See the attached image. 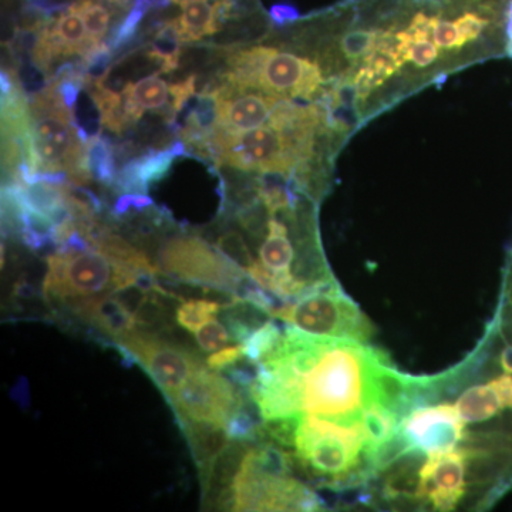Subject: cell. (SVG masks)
<instances>
[{
  "mask_svg": "<svg viewBox=\"0 0 512 512\" xmlns=\"http://www.w3.org/2000/svg\"><path fill=\"white\" fill-rule=\"evenodd\" d=\"M372 352L355 340L326 339L318 363L302 379V414L343 424L359 421Z\"/></svg>",
  "mask_w": 512,
  "mask_h": 512,
  "instance_id": "obj_1",
  "label": "cell"
},
{
  "mask_svg": "<svg viewBox=\"0 0 512 512\" xmlns=\"http://www.w3.org/2000/svg\"><path fill=\"white\" fill-rule=\"evenodd\" d=\"M32 114V163L26 184L37 174H64L76 185L93 180L87 167V136L74 120L56 83L37 94L30 104Z\"/></svg>",
  "mask_w": 512,
  "mask_h": 512,
  "instance_id": "obj_2",
  "label": "cell"
},
{
  "mask_svg": "<svg viewBox=\"0 0 512 512\" xmlns=\"http://www.w3.org/2000/svg\"><path fill=\"white\" fill-rule=\"evenodd\" d=\"M225 86L286 99H315L325 90V76L311 59L269 46H252L229 56Z\"/></svg>",
  "mask_w": 512,
  "mask_h": 512,
  "instance_id": "obj_3",
  "label": "cell"
},
{
  "mask_svg": "<svg viewBox=\"0 0 512 512\" xmlns=\"http://www.w3.org/2000/svg\"><path fill=\"white\" fill-rule=\"evenodd\" d=\"M366 440L360 420L338 423L302 414L296 431L295 460L320 485L339 488L363 463Z\"/></svg>",
  "mask_w": 512,
  "mask_h": 512,
  "instance_id": "obj_4",
  "label": "cell"
},
{
  "mask_svg": "<svg viewBox=\"0 0 512 512\" xmlns=\"http://www.w3.org/2000/svg\"><path fill=\"white\" fill-rule=\"evenodd\" d=\"M46 262L43 296L47 302L70 303L90 296L111 295L134 286L138 276L144 274L114 264L97 249L56 252L47 256Z\"/></svg>",
  "mask_w": 512,
  "mask_h": 512,
  "instance_id": "obj_5",
  "label": "cell"
},
{
  "mask_svg": "<svg viewBox=\"0 0 512 512\" xmlns=\"http://www.w3.org/2000/svg\"><path fill=\"white\" fill-rule=\"evenodd\" d=\"M276 319L318 338L367 343L375 335L373 323L340 285L325 291L306 288Z\"/></svg>",
  "mask_w": 512,
  "mask_h": 512,
  "instance_id": "obj_6",
  "label": "cell"
},
{
  "mask_svg": "<svg viewBox=\"0 0 512 512\" xmlns=\"http://www.w3.org/2000/svg\"><path fill=\"white\" fill-rule=\"evenodd\" d=\"M160 274L198 288L232 293L248 274L229 261L215 245L194 235L175 237L165 242L158 254ZM235 296V295H234ZM237 298V296H235Z\"/></svg>",
  "mask_w": 512,
  "mask_h": 512,
  "instance_id": "obj_7",
  "label": "cell"
},
{
  "mask_svg": "<svg viewBox=\"0 0 512 512\" xmlns=\"http://www.w3.org/2000/svg\"><path fill=\"white\" fill-rule=\"evenodd\" d=\"M218 505L232 511H320L318 494L292 477L259 473L241 461L231 487L218 497Z\"/></svg>",
  "mask_w": 512,
  "mask_h": 512,
  "instance_id": "obj_8",
  "label": "cell"
},
{
  "mask_svg": "<svg viewBox=\"0 0 512 512\" xmlns=\"http://www.w3.org/2000/svg\"><path fill=\"white\" fill-rule=\"evenodd\" d=\"M248 393L207 365L195 370L180 392L168 399L178 419L204 420L228 426Z\"/></svg>",
  "mask_w": 512,
  "mask_h": 512,
  "instance_id": "obj_9",
  "label": "cell"
},
{
  "mask_svg": "<svg viewBox=\"0 0 512 512\" xmlns=\"http://www.w3.org/2000/svg\"><path fill=\"white\" fill-rule=\"evenodd\" d=\"M111 343L126 349L136 363L143 366L167 400L180 392L195 370L204 366L201 357L191 350L138 330Z\"/></svg>",
  "mask_w": 512,
  "mask_h": 512,
  "instance_id": "obj_10",
  "label": "cell"
},
{
  "mask_svg": "<svg viewBox=\"0 0 512 512\" xmlns=\"http://www.w3.org/2000/svg\"><path fill=\"white\" fill-rule=\"evenodd\" d=\"M467 453L457 447L430 454L420 471L419 501L437 511H451L466 494Z\"/></svg>",
  "mask_w": 512,
  "mask_h": 512,
  "instance_id": "obj_11",
  "label": "cell"
},
{
  "mask_svg": "<svg viewBox=\"0 0 512 512\" xmlns=\"http://www.w3.org/2000/svg\"><path fill=\"white\" fill-rule=\"evenodd\" d=\"M400 426L427 456L454 450L468 436L466 423L450 403L420 407L403 419Z\"/></svg>",
  "mask_w": 512,
  "mask_h": 512,
  "instance_id": "obj_12",
  "label": "cell"
},
{
  "mask_svg": "<svg viewBox=\"0 0 512 512\" xmlns=\"http://www.w3.org/2000/svg\"><path fill=\"white\" fill-rule=\"evenodd\" d=\"M96 49L90 42L89 33L79 10L70 6L66 12L53 19L37 37L33 60L43 72L62 57L89 55Z\"/></svg>",
  "mask_w": 512,
  "mask_h": 512,
  "instance_id": "obj_13",
  "label": "cell"
},
{
  "mask_svg": "<svg viewBox=\"0 0 512 512\" xmlns=\"http://www.w3.org/2000/svg\"><path fill=\"white\" fill-rule=\"evenodd\" d=\"M218 93H220V100H218L217 131L214 137L218 134L242 133V131L271 124L276 109L284 99V97L261 92L248 93V90L239 92L225 84L218 87Z\"/></svg>",
  "mask_w": 512,
  "mask_h": 512,
  "instance_id": "obj_14",
  "label": "cell"
},
{
  "mask_svg": "<svg viewBox=\"0 0 512 512\" xmlns=\"http://www.w3.org/2000/svg\"><path fill=\"white\" fill-rule=\"evenodd\" d=\"M200 473L202 493L211 483L214 468L231 446L227 427L204 420L178 419Z\"/></svg>",
  "mask_w": 512,
  "mask_h": 512,
  "instance_id": "obj_15",
  "label": "cell"
},
{
  "mask_svg": "<svg viewBox=\"0 0 512 512\" xmlns=\"http://www.w3.org/2000/svg\"><path fill=\"white\" fill-rule=\"evenodd\" d=\"M69 312L83 322L90 323L104 336L114 340L123 339L137 330V319L114 295L90 296L66 303Z\"/></svg>",
  "mask_w": 512,
  "mask_h": 512,
  "instance_id": "obj_16",
  "label": "cell"
},
{
  "mask_svg": "<svg viewBox=\"0 0 512 512\" xmlns=\"http://www.w3.org/2000/svg\"><path fill=\"white\" fill-rule=\"evenodd\" d=\"M120 123L123 131L136 123L148 110H156L170 120L175 119L174 94L171 86L157 76L128 83L120 93Z\"/></svg>",
  "mask_w": 512,
  "mask_h": 512,
  "instance_id": "obj_17",
  "label": "cell"
},
{
  "mask_svg": "<svg viewBox=\"0 0 512 512\" xmlns=\"http://www.w3.org/2000/svg\"><path fill=\"white\" fill-rule=\"evenodd\" d=\"M412 376L404 375L393 369L389 356L379 349H373L367 370V402H376L392 410L399 420L407 393H409ZM400 423V421H399Z\"/></svg>",
  "mask_w": 512,
  "mask_h": 512,
  "instance_id": "obj_18",
  "label": "cell"
},
{
  "mask_svg": "<svg viewBox=\"0 0 512 512\" xmlns=\"http://www.w3.org/2000/svg\"><path fill=\"white\" fill-rule=\"evenodd\" d=\"M181 15L171 20L180 42H194L214 35L221 29L222 19L231 12V0H187L181 3Z\"/></svg>",
  "mask_w": 512,
  "mask_h": 512,
  "instance_id": "obj_19",
  "label": "cell"
},
{
  "mask_svg": "<svg viewBox=\"0 0 512 512\" xmlns=\"http://www.w3.org/2000/svg\"><path fill=\"white\" fill-rule=\"evenodd\" d=\"M184 151L183 143H175L168 150L148 154L140 160L133 161L124 168L123 173L117 178V188L123 192H133V194L147 192L151 184L164 177L174 158L178 154H183Z\"/></svg>",
  "mask_w": 512,
  "mask_h": 512,
  "instance_id": "obj_20",
  "label": "cell"
},
{
  "mask_svg": "<svg viewBox=\"0 0 512 512\" xmlns=\"http://www.w3.org/2000/svg\"><path fill=\"white\" fill-rule=\"evenodd\" d=\"M427 457L429 456L420 448H414L393 464L384 477L382 490L384 500L394 501L404 498V500L419 501L420 471Z\"/></svg>",
  "mask_w": 512,
  "mask_h": 512,
  "instance_id": "obj_21",
  "label": "cell"
},
{
  "mask_svg": "<svg viewBox=\"0 0 512 512\" xmlns=\"http://www.w3.org/2000/svg\"><path fill=\"white\" fill-rule=\"evenodd\" d=\"M288 235L289 229L285 222L281 218L271 217L268 222V232L259 248V259L265 268L274 274L291 271L295 251Z\"/></svg>",
  "mask_w": 512,
  "mask_h": 512,
  "instance_id": "obj_22",
  "label": "cell"
},
{
  "mask_svg": "<svg viewBox=\"0 0 512 512\" xmlns=\"http://www.w3.org/2000/svg\"><path fill=\"white\" fill-rule=\"evenodd\" d=\"M456 409L464 423H481L497 416L504 410L493 383L470 387L458 397Z\"/></svg>",
  "mask_w": 512,
  "mask_h": 512,
  "instance_id": "obj_23",
  "label": "cell"
},
{
  "mask_svg": "<svg viewBox=\"0 0 512 512\" xmlns=\"http://www.w3.org/2000/svg\"><path fill=\"white\" fill-rule=\"evenodd\" d=\"M414 448L417 447L399 424L392 436L387 437L379 446L363 450V464L369 476L373 478L386 473L393 464Z\"/></svg>",
  "mask_w": 512,
  "mask_h": 512,
  "instance_id": "obj_24",
  "label": "cell"
},
{
  "mask_svg": "<svg viewBox=\"0 0 512 512\" xmlns=\"http://www.w3.org/2000/svg\"><path fill=\"white\" fill-rule=\"evenodd\" d=\"M399 424V420L392 410L376 402L366 403L360 413V426H362L366 440L365 450H370V448H375L383 443L387 437L392 436Z\"/></svg>",
  "mask_w": 512,
  "mask_h": 512,
  "instance_id": "obj_25",
  "label": "cell"
},
{
  "mask_svg": "<svg viewBox=\"0 0 512 512\" xmlns=\"http://www.w3.org/2000/svg\"><path fill=\"white\" fill-rule=\"evenodd\" d=\"M284 323L278 320H266L261 328L256 329L244 343H241L245 357L254 362H261L269 353L274 352L288 329L289 323L288 325Z\"/></svg>",
  "mask_w": 512,
  "mask_h": 512,
  "instance_id": "obj_26",
  "label": "cell"
},
{
  "mask_svg": "<svg viewBox=\"0 0 512 512\" xmlns=\"http://www.w3.org/2000/svg\"><path fill=\"white\" fill-rule=\"evenodd\" d=\"M224 306L208 299H188L175 311V322L188 332L197 333L205 323L217 318Z\"/></svg>",
  "mask_w": 512,
  "mask_h": 512,
  "instance_id": "obj_27",
  "label": "cell"
},
{
  "mask_svg": "<svg viewBox=\"0 0 512 512\" xmlns=\"http://www.w3.org/2000/svg\"><path fill=\"white\" fill-rule=\"evenodd\" d=\"M180 39L171 23L157 35L156 42L148 49L147 57L160 66L158 73H170L177 69L180 62Z\"/></svg>",
  "mask_w": 512,
  "mask_h": 512,
  "instance_id": "obj_28",
  "label": "cell"
},
{
  "mask_svg": "<svg viewBox=\"0 0 512 512\" xmlns=\"http://www.w3.org/2000/svg\"><path fill=\"white\" fill-rule=\"evenodd\" d=\"M73 5L82 15L92 45L94 47L103 45V39L109 32L110 10L99 0H77Z\"/></svg>",
  "mask_w": 512,
  "mask_h": 512,
  "instance_id": "obj_29",
  "label": "cell"
},
{
  "mask_svg": "<svg viewBox=\"0 0 512 512\" xmlns=\"http://www.w3.org/2000/svg\"><path fill=\"white\" fill-rule=\"evenodd\" d=\"M87 167L93 178L100 183H113L116 173H114L113 153L109 146V141L101 137H92L87 141Z\"/></svg>",
  "mask_w": 512,
  "mask_h": 512,
  "instance_id": "obj_30",
  "label": "cell"
},
{
  "mask_svg": "<svg viewBox=\"0 0 512 512\" xmlns=\"http://www.w3.org/2000/svg\"><path fill=\"white\" fill-rule=\"evenodd\" d=\"M215 247L220 249L222 254L227 256L229 261L234 262L235 265H238L239 268L244 269V271H248L256 262L244 237L237 231H228L222 234L221 237L218 238Z\"/></svg>",
  "mask_w": 512,
  "mask_h": 512,
  "instance_id": "obj_31",
  "label": "cell"
},
{
  "mask_svg": "<svg viewBox=\"0 0 512 512\" xmlns=\"http://www.w3.org/2000/svg\"><path fill=\"white\" fill-rule=\"evenodd\" d=\"M302 414L264 420V433L275 443L284 447H295L296 431L301 424Z\"/></svg>",
  "mask_w": 512,
  "mask_h": 512,
  "instance_id": "obj_32",
  "label": "cell"
},
{
  "mask_svg": "<svg viewBox=\"0 0 512 512\" xmlns=\"http://www.w3.org/2000/svg\"><path fill=\"white\" fill-rule=\"evenodd\" d=\"M198 345L204 352H217L218 349L225 348L228 345L231 335L228 328L222 325L217 318L205 323L197 333H195Z\"/></svg>",
  "mask_w": 512,
  "mask_h": 512,
  "instance_id": "obj_33",
  "label": "cell"
},
{
  "mask_svg": "<svg viewBox=\"0 0 512 512\" xmlns=\"http://www.w3.org/2000/svg\"><path fill=\"white\" fill-rule=\"evenodd\" d=\"M154 0H136L134 8L131 10L130 15L121 23L120 29L117 30L116 35L113 37V47L124 45L131 39V36L136 32L141 19L144 18L148 8L153 5Z\"/></svg>",
  "mask_w": 512,
  "mask_h": 512,
  "instance_id": "obj_34",
  "label": "cell"
},
{
  "mask_svg": "<svg viewBox=\"0 0 512 512\" xmlns=\"http://www.w3.org/2000/svg\"><path fill=\"white\" fill-rule=\"evenodd\" d=\"M244 356V348H242L241 343H238V345L218 350L214 355L208 357L205 365L210 367L211 370H215V372H221V370H227L228 367L238 363Z\"/></svg>",
  "mask_w": 512,
  "mask_h": 512,
  "instance_id": "obj_35",
  "label": "cell"
},
{
  "mask_svg": "<svg viewBox=\"0 0 512 512\" xmlns=\"http://www.w3.org/2000/svg\"><path fill=\"white\" fill-rule=\"evenodd\" d=\"M493 386L497 390L498 396H500L501 403H503L504 409H512V379L510 375L498 376L494 379Z\"/></svg>",
  "mask_w": 512,
  "mask_h": 512,
  "instance_id": "obj_36",
  "label": "cell"
},
{
  "mask_svg": "<svg viewBox=\"0 0 512 512\" xmlns=\"http://www.w3.org/2000/svg\"><path fill=\"white\" fill-rule=\"evenodd\" d=\"M271 15V19L274 20V23L279 26L288 25V23L295 22L296 19H299V12L291 5H276L269 12Z\"/></svg>",
  "mask_w": 512,
  "mask_h": 512,
  "instance_id": "obj_37",
  "label": "cell"
},
{
  "mask_svg": "<svg viewBox=\"0 0 512 512\" xmlns=\"http://www.w3.org/2000/svg\"><path fill=\"white\" fill-rule=\"evenodd\" d=\"M500 365L504 373L512 375V345L505 346L500 355Z\"/></svg>",
  "mask_w": 512,
  "mask_h": 512,
  "instance_id": "obj_38",
  "label": "cell"
},
{
  "mask_svg": "<svg viewBox=\"0 0 512 512\" xmlns=\"http://www.w3.org/2000/svg\"><path fill=\"white\" fill-rule=\"evenodd\" d=\"M511 379H512V375H511Z\"/></svg>",
  "mask_w": 512,
  "mask_h": 512,
  "instance_id": "obj_39",
  "label": "cell"
}]
</instances>
